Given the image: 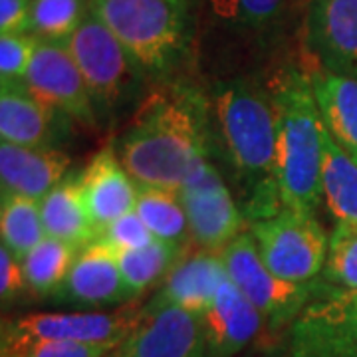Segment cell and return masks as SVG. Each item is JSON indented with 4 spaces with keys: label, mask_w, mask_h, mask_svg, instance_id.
I'll use <instances>...</instances> for the list:
<instances>
[{
    "label": "cell",
    "mask_w": 357,
    "mask_h": 357,
    "mask_svg": "<svg viewBox=\"0 0 357 357\" xmlns=\"http://www.w3.org/2000/svg\"><path fill=\"white\" fill-rule=\"evenodd\" d=\"M211 143L217 141L241 183L244 217L250 222L278 215L282 203L276 175L278 121L268 88L248 79L218 84L208 103Z\"/></svg>",
    "instance_id": "2"
},
{
    "label": "cell",
    "mask_w": 357,
    "mask_h": 357,
    "mask_svg": "<svg viewBox=\"0 0 357 357\" xmlns=\"http://www.w3.org/2000/svg\"><path fill=\"white\" fill-rule=\"evenodd\" d=\"M22 86L38 102L50 105L66 117L88 128L98 126V112L86 79L66 42L38 38Z\"/></svg>",
    "instance_id": "10"
},
{
    "label": "cell",
    "mask_w": 357,
    "mask_h": 357,
    "mask_svg": "<svg viewBox=\"0 0 357 357\" xmlns=\"http://www.w3.org/2000/svg\"><path fill=\"white\" fill-rule=\"evenodd\" d=\"M40 215L46 236L74 244L77 248H86L88 244L96 243L100 234L84 203L79 175L66 177L62 183H58L40 201Z\"/></svg>",
    "instance_id": "21"
},
{
    "label": "cell",
    "mask_w": 357,
    "mask_h": 357,
    "mask_svg": "<svg viewBox=\"0 0 357 357\" xmlns=\"http://www.w3.org/2000/svg\"><path fill=\"white\" fill-rule=\"evenodd\" d=\"M115 349L72 342H6L2 357H109Z\"/></svg>",
    "instance_id": "31"
},
{
    "label": "cell",
    "mask_w": 357,
    "mask_h": 357,
    "mask_svg": "<svg viewBox=\"0 0 357 357\" xmlns=\"http://www.w3.org/2000/svg\"><path fill=\"white\" fill-rule=\"evenodd\" d=\"M66 46L86 79L98 117L121 114L139 89L143 68L114 32L89 14L66 40Z\"/></svg>",
    "instance_id": "5"
},
{
    "label": "cell",
    "mask_w": 357,
    "mask_h": 357,
    "mask_svg": "<svg viewBox=\"0 0 357 357\" xmlns=\"http://www.w3.org/2000/svg\"><path fill=\"white\" fill-rule=\"evenodd\" d=\"M52 298L77 307L117 306L135 300L119 270L117 256L102 243H91L79 250L70 274Z\"/></svg>",
    "instance_id": "14"
},
{
    "label": "cell",
    "mask_w": 357,
    "mask_h": 357,
    "mask_svg": "<svg viewBox=\"0 0 357 357\" xmlns=\"http://www.w3.org/2000/svg\"><path fill=\"white\" fill-rule=\"evenodd\" d=\"M32 0H0V32L28 34Z\"/></svg>",
    "instance_id": "33"
},
{
    "label": "cell",
    "mask_w": 357,
    "mask_h": 357,
    "mask_svg": "<svg viewBox=\"0 0 357 357\" xmlns=\"http://www.w3.org/2000/svg\"><path fill=\"white\" fill-rule=\"evenodd\" d=\"M157 241L147 225L141 220L137 211H131L123 217L115 218L107 227H103L96 238V243L105 244L114 252H128V250H137L147 244Z\"/></svg>",
    "instance_id": "32"
},
{
    "label": "cell",
    "mask_w": 357,
    "mask_h": 357,
    "mask_svg": "<svg viewBox=\"0 0 357 357\" xmlns=\"http://www.w3.org/2000/svg\"><path fill=\"white\" fill-rule=\"evenodd\" d=\"M181 248H183L181 244L153 241L137 250L115 252L119 270L135 298L145 290H149L157 282H163L169 270L175 266L178 258L183 256Z\"/></svg>",
    "instance_id": "26"
},
{
    "label": "cell",
    "mask_w": 357,
    "mask_h": 357,
    "mask_svg": "<svg viewBox=\"0 0 357 357\" xmlns=\"http://www.w3.org/2000/svg\"><path fill=\"white\" fill-rule=\"evenodd\" d=\"M298 0H211L213 13L230 24L266 30L282 24Z\"/></svg>",
    "instance_id": "27"
},
{
    "label": "cell",
    "mask_w": 357,
    "mask_h": 357,
    "mask_svg": "<svg viewBox=\"0 0 357 357\" xmlns=\"http://www.w3.org/2000/svg\"><path fill=\"white\" fill-rule=\"evenodd\" d=\"M307 77L330 137L357 163V77L340 76L319 66H314Z\"/></svg>",
    "instance_id": "19"
},
{
    "label": "cell",
    "mask_w": 357,
    "mask_h": 357,
    "mask_svg": "<svg viewBox=\"0 0 357 357\" xmlns=\"http://www.w3.org/2000/svg\"><path fill=\"white\" fill-rule=\"evenodd\" d=\"M82 0H32L28 34L66 42L82 24Z\"/></svg>",
    "instance_id": "28"
},
{
    "label": "cell",
    "mask_w": 357,
    "mask_h": 357,
    "mask_svg": "<svg viewBox=\"0 0 357 357\" xmlns=\"http://www.w3.org/2000/svg\"><path fill=\"white\" fill-rule=\"evenodd\" d=\"M276 107V175L284 208L314 215L321 199V159L326 126L307 74L282 70L268 86Z\"/></svg>",
    "instance_id": "3"
},
{
    "label": "cell",
    "mask_w": 357,
    "mask_h": 357,
    "mask_svg": "<svg viewBox=\"0 0 357 357\" xmlns=\"http://www.w3.org/2000/svg\"><path fill=\"white\" fill-rule=\"evenodd\" d=\"M319 185L335 222H357V163L330 137L328 129Z\"/></svg>",
    "instance_id": "22"
},
{
    "label": "cell",
    "mask_w": 357,
    "mask_h": 357,
    "mask_svg": "<svg viewBox=\"0 0 357 357\" xmlns=\"http://www.w3.org/2000/svg\"><path fill=\"white\" fill-rule=\"evenodd\" d=\"M324 278L333 286L357 290V222H335L328 243Z\"/></svg>",
    "instance_id": "29"
},
{
    "label": "cell",
    "mask_w": 357,
    "mask_h": 357,
    "mask_svg": "<svg viewBox=\"0 0 357 357\" xmlns=\"http://www.w3.org/2000/svg\"><path fill=\"white\" fill-rule=\"evenodd\" d=\"M60 112L38 102L20 86H2L0 137L20 147H50L58 131ZM66 117V115H64Z\"/></svg>",
    "instance_id": "20"
},
{
    "label": "cell",
    "mask_w": 357,
    "mask_h": 357,
    "mask_svg": "<svg viewBox=\"0 0 357 357\" xmlns=\"http://www.w3.org/2000/svg\"><path fill=\"white\" fill-rule=\"evenodd\" d=\"M203 318L211 357H234L255 340L266 321L229 274L220 282L215 302Z\"/></svg>",
    "instance_id": "17"
},
{
    "label": "cell",
    "mask_w": 357,
    "mask_h": 357,
    "mask_svg": "<svg viewBox=\"0 0 357 357\" xmlns=\"http://www.w3.org/2000/svg\"><path fill=\"white\" fill-rule=\"evenodd\" d=\"M306 42L316 66L357 77V0H312Z\"/></svg>",
    "instance_id": "13"
},
{
    "label": "cell",
    "mask_w": 357,
    "mask_h": 357,
    "mask_svg": "<svg viewBox=\"0 0 357 357\" xmlns=\"http://www.w3.org/2000/svg\"><path fill=\"white\" fill-rule=\"evenodd\" d=\"M109 357H211L203 314L145 306L137 328Z\"/></svg>",
    "instance_id": "12"
},
{
    "label": "cell",
    "mask_w": 357,
    "mask_h": 357,
    "mask_svg": "<svg viewBox=\"0 0 357 357\" xmlns=\"http://www.w3.org/2000/svg\"><path fill=\"white\" fill-rule=\"evenodd\" d=\"M82 248L46 236L20 262L24 270L26 290L34 296H54L76 262Z\"/></svg>",
    "instance_id": "23"
},
{
    "label": "cell",
    "mask_w": 357,
    "mask_h": 357,
    "mask_svg": "<svg viewBox=\"0 0 357 357\" xmlns=\"http://www.w3.org/2000/svg\"><path fill=\"white\" fill-rule=\"evenodd\" d=\"M250 234L268 270L282 280L307 284L324 272L330 236L314 215L282 208L250 222Z\"/></svg>",
    "instance_id": "6"
},
{
    "label": "cell",
    "mask_w": 357,
    "mask_h": 357,
    "mask_svg": "<svg viewBox=\"0 0 357 357\" xmlns=\"http://www.w3.org/2000/svg\"><path fill=\"white\" fill-rule=\"evenodd\" d=\"M82 178V195L98 230L135 211L137 185L131 181L112 145L93 155Z\"/></svg>",
    "instance_id": "16"
},
{
    "label": "cell",
    "mask_w": 357,
    "mask_h": 357,
    "mask_svg": "<svg viewBox=\"0 0 357 357\" xmlns=\"http://www.w3.org/2000/svg\"><path fill=\"white\" fill-rule=\"evenodd\" d=\"M143 307L129 302L114 312L30 314L4 326L6 342H72L117 349L137 328Z\"/></svg>",
    "instance_id": "8"
},
{
    "label": "cell",
    "mask_w": 357,
    "mask_h": 357,
    "mask_svg": "<svg viewBox=\"0 0 357 357\" xmlns=\"http://www.w3.org/2000/svg\"><path fill=\"white\" fill-rule=\"evenodd\" d=\"M227 278V270L222 264L220 252L197 250L183 252L177 264L169 270L161 288L157 290L147 307L178 306L204 314L213 306L220 282Z\"/></svg>",
    "instance_id": "15"
},
{
    "label": "cell",
    "mask_w": 357,
    "mask_h": 357,
    "mask_svg": "<svg viewBox=\"0 0 357 357\" xmlns=\"http://www.w3.org/2000/svg\"><path fill=\"white\" fill-rule=\"evenodd\" d=\"M211 147L206 100L187 86H165L141 100L115 153L137 187L178 192Z\"/></svg>",
    "instance_id": "1"
},
{
    "label": "cell",
    "mask_w": 357,
    "mask_h": 357,
    "mask_svg": "<svg viewBox=\"0 0 357 357\" xmlns=\"http://www.w3.org/2000/svg\"><path fill=\"white\" fill-rule=\"evenodd\" d=\"M26 290L24 270L20 260H16L8 248H0V294L2 300L8 302L16 294Z\"/></svg>",
    "instance_id": "34"
},
{
    "label": "cell",
    "mask_w": 357,
    "mask_h": 357,
    "mask_svg": "<svg viewBox=\"0 0 357 357\" xmlns=\"http://www.w3.org/2000/svg\"><path fill=\"white\" fill-rule=\"evenodd\" d=\"M220 258L229 278L258 307L270 328L292 324L318 290L316 284H294L274 276L258 252L255 236L241 232L222 250Z\"/></svg>",
    "instance_id": "7"
},
{
    "label": "cell",
    "mask_w": 357,
    "mask_h": 357,
    "mask_svg": "<svg viewBox=\"0 0 357 357\" xmlns=\"http://www.w3.org/2000/svg\"><path fill=\"white\" fill-rule=\"evenodd\" d=\"M0 230L2 246L22 262L24 256L46 238L38 201L18 195H2Z\"/></svg>",
    "instance_id": "25"
},
{
    "label": "cell",
    "mask_w": 357,
    "mask_h": 357,
    "mask_svg": "<svg viewBox=\"0 0 357 357\" xmlns=\"http://www.w3.org/2000/svg\"><path fill=\"white\" fill-rule=\"evenodd\" d=\"M286 357H357V290L314 296L290 326Z\"/></svg>",
    "instance_id": "9"
},
{
    "label": "cell",
    "mask_w": 357,
    "mask_h": 357,
    "mask_svg": "<svg viewBox=\"0 0 357 357\" xmlns=\"http://www.w3.org/2000/svg\"><path fill=\"white\" fill-rule=\"evenodd\" d=\"M70 157L54 147H20L2 141L0 181L2 195L42 201L66 178Z\"/></svg>",
    "instance_id": "18"
},
{
    "label": "cell",
    "mask_w": 357,
    "mask_h": 357,
    "mask_svg": "<svg viewBox=\"0 0 357 357\" xmlns=\"http://www.w3.org/2000/svg\"><path fill=\"white\" fill-rule=\"evenodd\" d=\"M38 38L32 34L0 36V77L2 86H20L32 64Z\"/></svg>",
    "instance_id": "30"
},
{
    "label": "cell",
    "mask_w": 357,
    "mask_h": 357,
    "mask_svg": "<svg viewBox=\"0 0 357 357\" xmlns=\"http://www.w3.org/2000/svg\"><path fill=\"white\" fill-rule=\"evenodd\" d=\"M91 14L145 72H165L183 52L187 30L183 0H91Z\"/></svg>",
    "instance_id": "4"
},
{
    "label": "cell",
    "mask_w": 357,
    "mask_h": 357,
    "mask_svg": "<svg viewBox=\"0 0 357 357\" xmlns=\"http://www.w3.org/2000/svg\"><path fill=\"white\" fill-rule=\"evenodd\" d=\"M178 197L189 218V234L199 248L217 252L243 232L244 213L211 161L187 181Z\"/></svg>",
    "instance_id": "11"
},
{
    "label": "cell",
    "mask_w": 357,
    "mask_h": 357,
    "mask_svg": "<svg viewBox=\"0 0 357 357\" xmlns=\"http://www.w3.org/2000/svg\"><path fill=\"white\" fill-rule=\"evenodd\" d=\"M137 203L135 211L141 220L147 225L157 241L171 244H181L189 234V218L185 206L181 203L178 192L137 187Z\"/></svg>",
    "instance_id": "24"
}]
</instances>
